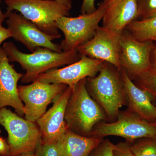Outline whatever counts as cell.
<instances>
[{
    "label": "cell",
    "instance_id": "obj_1",
    "mask_svg": "<svg viewBox=\"0 0 156 156\" xmlns=\"http://www.w3.org/2000/svg\"><path fill=\"white\" fill-rule=\"evenodd\" d=\"M121 70L104 62L97 75L87 78L89 95L102 108L110 122L117 119L121 108L127 104Z\"/></svg>",
    "mask_w": 156,
    "mask_h": 156
},
{
    "label": "cell",
    "instance_id": "obj_2",
    "mask_svg": "<svg viewBox=\"0 0 156 156\" xmlns=\"http://www.w3.org/2000/svg\"><path fill=\"white\" fill-rule=\"evenodd\" d=\"M9 62H17L26 71L21 78L23 83L33 82L37 77L50 69L68 65L80 60L81 56L77 50L55 52L44 48H37L31 53L20 51L12 42L3 45Z\"/></svg>",
    "mask_w": 156,
    "mask_h": 156
},
{
    "label": "cell",
    "instance_id": "obj_3",
    "mask_svg": "<svg viewBox=\"0 0 156 156\" xmlns=\"http://www.w3.org/2000/svg\"><path fill=\"white\" fill-rule=\"evenodd\" d=\"M87 78L78 83L68 101L65 121L68 129L86 136H91L95 125L108 121L102 108L89 95L86 86Z\"/></svg>",
    "mask_w": 156,
    "mask_h": 156
},
{
    "label": "cell",
    "instance_id": "obj_4",
    "mask_svg": "<svg viewBox=\"0 0 156 156\" xmlns=\"http://www.w3.org/2000/svg\"><path fill=\"white\" fill-rule=\"evenodd\" d=\"M7 12L18 11L20 14L44 33L55 39L61 35L56 21L61 17L69 16V10L53 0H5Z\"/></svg>",
    "mask_w": 156,
    "mask_h": 156
},
{
    "label": "cell",
    "instance_id": "obj_5",
    "mask_svg": "<svg viewBox=\"0 0 156 156\" xmlns=\"http://www.w3.org/2000/svg\"><path fill=\"white\" fill-rule=\"evenodd\" d=\"M106 5V1L104 0L93 13L76 17L64 16L57 20V27L64 36L60 44L63 51L76 50L93 37L103 18Z\"/></svg>",
    "mask_w": 156,
    "mask_h": 156
},
{
    "label": "cell",
    "instance_id": "obj_6",
    "mask_svg": "<svg viewBox=\"0 0 156 156\" xmlns=\"http://www.w3.org/2000/svg\"><path fill=\"white\" fill-rule=\"evenodd\" d=\"M0 124L8 132V144L12 155L34 151L42 140L41 131L34 122L22 119L5 108H0Z\"/></svg>",
    "mask_w": 156,
    "mask_h": 156
},
{
    "label": "cell",
    "instance_id": "obj_7",
    "mask_svg": "<svg viewBox=\"0 0 156 156\" xmlns=\"http://www.w3.org/2000/svg\"><path fill=\"white\" fill-rule=\"evenodd\" d=\"M109 136L123 137L130 143L140 138H156V122H148L128 109L120 112L114 122L98 123L91 135L102 138Z\"/></svg>",
    "mask_w": 156,
    "mask_h": 156
},
{
    "label": "cell",
    "instance_id": "obj_8",
    "mask_svg": "<svg viewBox=\"0 0 156 156\" xmlns=\"http://www.w3.org/2000/svg\"><path fill=\"white\" fill-rule=\"evenodd\" d=\"M68 87L61 83H47L35 80L27 86L18 87V93L24 105L26 119L36 122L46 112L48 105Z\"/></svg>",
    "mask_w": 156,
    "mask_h": 156
},
{
    "label": "cell",
    "instance_id": "obj_9",
    "mask_svg": "<svg viewBox=\"0 0 156 156\" xmlns=\"http://www.w3.org/2000/svg\"><path fill=\"white\" fill-rule=\"evenodd\" d=\"M5 13L7 16L6 23L11 37L22 43L31 53L41 47L58 53L63 51L60 44L52 42L55 38L42 31L21 14L13 11Z\"/></svg>",
    "mask_w": 156,
    "mask_h": 156
},
{
    "label": "cell",
    "instance_id": "obj_10",
    "mask_svg": "<svg viewBox=\"0 0 156 156\" xmlns=\"http://www.w3.org/2000/svg\"><path fill=\"white\" fill-rule=\"evenodd\" d=\"M153 41H140L125 31L120 39L119 61L121 68L131 79L151 68V54Z\"/></svg>",
    "mask_w": 156,
    "mask_h": 156
},
{
    "label": "cell",
    "instance_id": "obj_11",
    "mask_svg": "<svg viewBox=\"0 0 156 156\" xmlns=\"http://www.w3.org/2000/svg\"><path fill=\"white\" fill-rule=\"evenodd\" d=\"M104 62L82 55L78 61L62 68L50 69L39 75L35 80L47 83L64 84L73 89L82 80L97 75Z\"/></svg>",
    "mask_w": 156,
    "mask_h": 156
},
{
    "label": "cell",
    "instance_id": "obj_12",
    "mask_svg": "<svg viewBox=\"0 0 156 156\" xmlns=\"http://www.w3.org/2000/svg\"><path fill=\"white\" fill-rule=\"evenodd\" d=\"M121 36L99 26L93 37L76 50L80 56L102 60L121 70L119 54Z\"/></svg>",
    "mask_w": 156,
    "mask_h": 156
},
{
    "label": "cell",
    "instance_id": "obj_13",
    "mask_svg": "<svg viewBox=\"0 0 156 156\" xmlns=\"http://www.w3.org/2000/svg\"><path fill=\"white\" fill-rule=\"evenodd\" d=\"M72 91V89L68 87L54 98L52 107L37 120L44 142H57L63 138L67 132L65 114Z\"/></svg>",
    "mask_w": 156,
    "mask_h": 156
},
{
    "label": "cell",
    "instance_id": "obj_14",
    "mask_svg": "<svg viewBox=\"0 0 156 156\" xmlns=\"http://www.w3.org/2000/svg\"><path fill=\"white\" fill-rule=\"evenodd\" d=\"M23 76L9 63L5 51L0 48V108L11 106L19 116L24 115V105L17 87L18 81Z\"/></svg>",
    "mask_w": 156,
    "mask_h": 156
},
{
    "label": "cell",
    "instance_id": "obj_15",
    "mask_svg": "<svg viewBox=\"0 0 156 156\" xmlns=\"http://www.w3.org/2000/svg\"><path fill=\"white\" fill-rule=\"evenodd\" d=\"M102 27L122 35L128 26L138 19L136 0H105Z\"/></svg>",
    "mask_w": 156,
    "mask_h": 156
},
{
    "label": "cell",
    "instance_id": "obj_16",
    "mask_svg": "<svg viewBox=\"0 0 156 156\" xmlns=\"http://www.w3.org/2000/svg\"><path fill=\"white\" fill-rule=\"evenodd\" d=\"M121 74L128 110L148 122H156V106L153 103L151 98L146 91L135 85L123 69L121 70Z\"/></svg>",
    "mask_w": 156,
    "mask_h": 156
},
{
    "label": "cell",
    "instance_id": "obj_17",
    "mask_svg": "<svg viewBox=\"0 0 156 156\" xmlns=\"http://www.w3.org/2000/svg\"><path fill=\"white\" fill-rule=\"evenodd\" d=\"M103 139L82 136L68 129L60 140L62 156H89Z\"/></svg>",
    "mask_w": 156,
    "mask_h": 156
},
{
    "label": "cell",
    "instance_id": "obj_18",
    "mask_svg": "<svg viewBox=\"0 0 156 156\" xmlns=\"http://www.w3.org/2000/svg\"><path fill=\"white\" fill-rule=\"evenodd\" d=\"M125 31L137 41L154 42L156 40V16L136 20L130 23Z\"/></svg>",
    "mask_w": 156,
    "mask_h": 156
},
{
    "label": "cell",
    "instance_id": "obj_19",
    "mask_svg": "<svg viewBox=\"0 0 156 156\" xmlns=\"http://www.w3.org/2000/svg\"><path fill=\"white\" fill-rule=\"evenodd\" d=\"M140 89L146 91L156 102V70L151 68L142 74L131 79Z\"/></svg>",
    "mask_w": 156,
    "mask_h": 156
},
{
    "label": "cell",
    "instance_id": "obj_20",
    "mask_svg": "<svg viewBox=\"0 0 156 156\" xmlns=\"http://www.w3.org/2000/svg\"><path fill=\"white\" fill-rule=\"evenodd\" d=\"M130 144L135 156H156L155 138H140L131 143Z\"/></svg>",
    "mask_w": 156,
    "mask_h": 156
},
{
    "label": "cell",
    "instance_id": "obj_21",
    "mask_svg": "<svg viewBox=\"0 0 156 156\" xmlns=\"http://www.w3.org/2000/svg\"><path fill=\"white\" fill-rule=\"evenodd\" d=\"M36 156H62L60 140L56 142H46L41 140L35 150Z\"/></svg>",
    "mask_w": 156,
    "mask_h": 156
},
{
    "label": "cell",
    "instance_id": "obj_22",
    "mask_svg": "<svg viewBox=\"0 0 156 156\" xmlns=\"http://www.w3.org/2000/svg\"><path fill=\"white\" fill-rule=\"evenodd\" d=\"M138 20L147 19L156 16V0H136Z\"/></svg>",
    "mask_w": 156,
    "mask_h": 156
},
{
    "label": "cell",
    "instance_id": "obj_23",
    "mask_svg": "<svg viewBox=\"0 0 156 156\" xmlns=\"http://www.w3.org/2000/svg\"><path fill=\"white\" fill-rule=\"evenodd\" d=\"M114 144L108 139L102 140L89 156H114Z\"/></svg>",
    "mask_w": 156,
    "mask_h": 156
},
{
    "label": "cell",
    "instance_id": "obj_24",
    "mask_svg": "<svg viewBox=\"0 0 156 156\" xmlns=\"http://www.w3.org/2000/svg\"><path fill=\"white\" fill-rule=\"evenodd\" d=\"M114 156H135L131 150L130 143L126 141L114 144Z\"/></svg>",
    "mask_w": 156,
    "mask_h": 156
},
{
    "label": "cell",
    "instance_id": "obj_25",
    "mask_svg": "<svg viewBox=\"0 0 156 156\" xmlns=\"http://www.w3.org/2000/svg\"><path fill=\"white\" fill-rule=\"evenodd\" d=\"M96 9L95 0H83L80 10L81 14H91Z\"/></svg>",
    "mask_w": 156,
    "mask_h": 156
},
{
    "label": "cell",
    "instance_id": "obj_26",
    "mask_svg": "<svg viewBox=\"0 0 156 156\" xmlns=\"http://www.w3.org/2000/svg\"><path fill=\"white\" fill-rule=\"evenodd\" d=\"M7 18L5 13L0 14V45L7 39L11 37V34L8 28L2 26L3 22Z\"/></svg>",
    "mask_w": 156,
    "mask_h": 156
},
{
    "label": "cell",
    "instance_id": "obj_27",
    "mask_svg": "<svg viewBox=\"0 0 156 156\" xmlns=\"http://www.w3.org/2000/svg\"><path fill=\"white\" fill-rule=\"evenodd\" d=\"M0 154L4 156L11 155L10 148L8 143L0 136Z\"/></svg>",
    "mask_w": 156,
    "mask_h": 156
},
{
    "label": "cell",
    "instance_id": "obj_28",
    "mask_svg": "<svg viewBox=\"0 0 156 156\" xmlns=\"http://www.w3.org/2000/svg\"><path fill=\"white\" fill-rule=\"evenodd\" d=\"M59 3L60 5L65 7L68 10L70 11L72 6V2L71 0H53Z\"/></svg>",
    "mask_w": 156,
    "mask_h": 156
},
{
    "label": "cell",
    "instance_id": "obj_29",
    "mask_svg": "<svg viewBox=\"0 0 156 156\" xmlns=\"http://www.w3.org/2000/svg\"><path fill=\"white\" fill-rule=\"evenodd\" d=\"M151 68L156 70V45L154 46L151 54Z\"/></svg>",
    "mask_w": 156,
    "mask_h": 156
},
{
    "label": "cell",
    "instance_id": "obj_30",
    "mask_svg": "<svg viewBox=\"0 0 156 156\" xmlns=\"http://www.w3.org/2000/svg\"><path fill=\"white\" fill-rule=\"evenodd\" d=\"M18 156H36L35 154L34 153V152L29 151L20 154Z\"/></svg>",
    "mask_w": 156,
    "mask_h": 156
},
{
    "label": "cell",
    "instance_id": "obj_31",
    "mask_svg": "<svg viewBox=\"0 0 156 156\" xmlns=\"http://www.w3.org/2000/svg\"><path fill=\"white\" fill-rule=\"evenodd\" d=\"M2 10H1V7H0V14H2Z\"/></svg>",
    "mask_w": 156,
    "mask_h": 156
},
{
    "label": "cell",
    "instance_id": "obj_32",
    "mask_svg": "<svg viewBox=\"0 0 156 156\" xmlns=\"http://www.w3.org/2000/svg\"><path fill=\"white\" fill-rule=\"evenodd\" d=\"M7 156H15L12 155H10Z\"/></svg>",
    "mask_w": 156,
    "mask_h": 156
},
{
    "label": "cell",
    "instance_id": "obj_33",
    "mask_svg": "<svg viewBox=\"0 0 156 156\" xmlns=\"http://www.w3.org/2000/svg\"><path fill=\"white\" fill-rule=\"evenodd\" d=\"M154 42H155V43H156V40H155V41H154Z\"/></svg>",
    "mask_w": 156,
    "mask_h": 156
}]
</instances>
